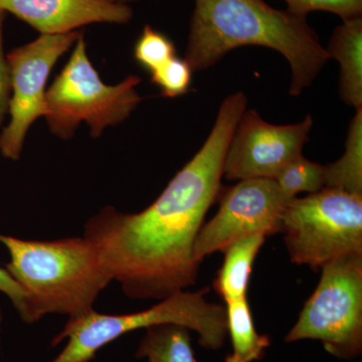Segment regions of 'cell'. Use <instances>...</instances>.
<instances>
[{
	"label": "cell",
	"instance_id": "cell-5",
	"mask_svg": "<svg viewBox=\"0 0 362 362\" xmlns=\"http://www.w3.org/2000/svg\"><path fill=\"white\" fill-rule=\"evenodd\" d=\"M141 78L129 76L117 85H106L87 54L84 33L74 45L68 63L45 94L49 129L61 139L75 135L81 123L90 128L93 138L106 128L124 122L141 102L136 87Z\"/></svg>",
	"mask_w": 362,
	"mask_h": 362
},
{
	"label": "cell",
	"instance_id": "cell-2",
	"mask_svg": "<svg viewBox=\"0 0 362 362\" xmlns=\"http://www.w3.org/2000/svg\"><path fill=\"white\" fill-rule=\"evenodd\" d=\"M246 45L268 47L287 59L291 96L310 87L329 59L306 16L273 8L265 0H195L185 57L192 71L206 70Z\"/></svg>",
	"mask_w": 362,
	"mask_h": 362
},
{
	"label": "cell",
	"instance_id": "cell-16",
	"mask_svg": "<svg viewBox=\"0 0 362 362\" xmlns=\"http://www.w3.org/2000/svg\"><path fill=\"white\" fill-rule=\"evenodd\" d=\"M325 170V187L362 195V107L350 123L344 153Z\"/></svg>",
	"mask_w": 362,
	"mask_h": 362
},
{
	"label": "cell",
	"instance_id": "cell-13",
	"mask_svg": "<svg viewBox=\"0 0 362 362\" xmlns=\"http://www.w3.org/2000/svg\"><path fill=\"white\" fill-rule=\"evenodd\" d=\"M265 240L263 235H247L223 251L225 261L214 280V288L225 302L247 297L252 265Z\"/></svg>",
	"mask_w": 362,
	"mask_h": 362
},
{
	"label": "cell",
	"instance_id": "cell-15",
	"mask_svg": "<svg viewBox=\"0 0 362 362\" xmlns=\"http://www.w3.org/2000/svg\"><path fill=\"white\" fill-rule=\"evenodd\" d=\"M136 357L153 362H197L190 330L166 324L147 328Z\"/></svg>",
	"mask_w": 362,
	"mask_h": 362
},
{
	"label": "cell",
	"instance_id": "cell-10",
	"mask_svg": "<svg viewBox=\"0 0 362 362\" xmlns=\"http://www.w3.org/2000/svg\"><path fill=\"white\" fill-rule=\"evenodd\" d=\"M312 126L311 115L291 125H274L256 110L245 111L226 151L223 177L275 180L287 164L302 156Z\"/></svg>",
	"mask_w": 362,
	"mask_h": 362
},
{
	"label": "cell",
	"instance_id": "cell-22",
	"mask_svg": "<svg viewBox=\"0 0 362 362\" xmlns=\"http://www.w3.org/2000/svg\"><path fill=\"white\" fill-rule=\"evenodd\" d=\"M0 292L4 293L11 299L18 315L23 319V322L26 323L28 300H26L25 293L16 281L9 275L8 272L6 269H2L1 267H0Z\"/></svg>",
	"mask_w": 362,
	"mask_h": 362
},
{
	"label": "cell",
	"instance_id": "cell-18",
	"mask_svg": "<svg viewBox=\"0 0 362 362\" xmlns=\"http://www.w3.org/2000/svg\"><path fill=\"white\" fill-rule=\"evenodd\" d=\"M175 56V45L168 35L151 25L144 26L134 47V58L142 68L151 75Z\"/></svg>",
	"mask_w": 362,
	"mask_h": 362
},
{
	"label": "cell",
	"instance_id": "cell-12",
	"mask_svg": "<svg viewBox=\"0 0 362 362\" xmlns=\"http://www.w3.org/2000/svg\"><path fill=\"white\" fill-rule=\"evenodd\" d=\"M340 65V96L356 109L362 107V16L337 26L325 47Z\"/></svg>",
	"mask_w": 362,
	"mask_h": 362
},
{
	"label": "cell",
	"instance_id": "cell-11",
	"mask_svg": "<svg viewBox=\"0 0 362 362\" xmlns=\"http://www.w3.org/2000/svg\"><path fill=\"white\" fill-rule=\"evenodd\" d=\"M0 11L13 14L40 35L77 32L94 23L125 25L133 18L132 8L115 0H0Z\"/></svg>",
	"mask_w": 362,
	"mask_h": 362
},
{
	"label": "cell",
	"instance_id": "cell-1",
	"mask_svg": "<svg viewBox=\"0 0 362 362\" xmlns=\"http://www.w3.org/2000/svg\"><path fill=\"white\" fill-rule=\"evenodd\" d=\"M247 102L243 92L223 100L202 148L153 204L137 214L106 206L86 223L83 237L130 299L163 300L197 283L195 240L221 194L226 151Z\"/></svg>",
	"mask_w": 362,
	"mask_h": 362
},
{
	"label": "cell",
	"instance_id": "cell-6",
	"mask_svg": "<svg viewBox=\"0 0 362 362\" xmlns=\"http://www.w3.org/2000/svg\"><path fill=\"white\" fill-rule=\"evenodd\" d=\"M282 233L290 259L314 270L328 262L362 254V195L337 188L288 202Z\"/></svg>",
	"mask_w": 362,
	"mask_h": 362
},
{
	"label": "cell",
	"instance_id": "cell-24",
	"mask_svg": "<svg viewBox=\"0 0 362 362\" xmlns=\"http://www.w3.org/2000/svg\"><path fill=\"white\" fill-rule=\"evenodd\" d=\"M1 323H2V312H1V308H0V327H1Z\"/></svg>",
	"mask_w": 362,
	"mask_h": 362
},
{
	"label": "cell",
	"instance_id": "cell-3",
	"mask_svg": "<svg viewBox=\"0 0 362 362\" xmlns=\"http://www.w3.org/2000/svg\"><path fill=\"white\" fill-rule=\"evenodd\" d=\"M11 255L6 270L25 293L26 323L49 314L85 315L113 281L96 246L85 237L26 240L0 233Z\"/></svg>",
	"mask_w": 362,
	"mask_h": 362
},
{
	"label": "cell",
	"instance_id": "cell-25",
	"mask_svg": "<svg viewBox=\"0 0 362 362\" xmlns=\"http://www.w3.org/2000/svg\"><path fill=\"white\" fill-rule=\"evenodd\" d=\"M148 362H153V361H148Z\"/></svg>",
	"mask_w": 362,
	"mask_h": 362
},
{
	"label": "cell",
	"instance_id": "cell-9",
	"mask_svg": "<svg viewBox=\"0 0 362 362\" xmlns=\"http://www.w3.org/2000/svg\"><path fill=\"white\" fill-rule=\"evenodd\" d=\"M290 201L275 180H240L223 194L216 216L202 225L194 243V259L202 263L247 235L267 238L282 233L283 213Z\"/></svg>",
	"mask_w": 362,
	"mask_h": 362
},
{
	"label": "cell",
	"instance_id": "cell-19",
	"mask_svg": "<svg viewBox=\"0 0 362 362\" xmlns=\"http://www.w3.org/2000/svg\"><path fill=\"white\" fill-rule=\"evenodd\" d=\"M192 73L187 62L175 56L151 74V81L160 88L164 97L175 98L188 92Z\"/></svg>",
	"mask_w": 362,
	"mask_h": 362
},
{
	"label": "cell",
	"instance_id": "cell-17",
	"mask_svg": "<svg viewBox=\"0 0 362 362\" xmlns=\"http://www.w3.org/2000/svg\"><path fill=\"white\" fill-rule=\"evenodd\" d=\"M275 180L289 199H295L301 192L315 194L325 187V166L305 158L302 154L287 164Z\"/></svg>",
	"mask_w": 362,
	"mask_h": 362
},
{
	"label": "cell",
	"instance_id": "cell-20",
	"mask_svg": "<svg viewBox=\"0 0 362 362\" xmlns=\"http://www.w3.org/2000/svg\"><path fill=\"white\" fill-rule=\"evenodd\" d=\"M287 11L299 16L315 11L337 14L343 21L362 16V0H284Z\"/></svg>",
	"mask_w": 362,
	"mask_h": 362
},
{
	"label": "cell",
	"instance_id": "cell-23",
	"mask_svg": "<svg viewBox=\"0 0 362 362\" xmlns=\"http://www.w3.org/2000/svg\"><path fill=\"white\" fill-rule=\"evenodd\" d=\"M117 2H121V4H128L129 2L135 1V0H115Z\"/></svg>",
	"mask_w": 362,
	"mask_h": 362
},
{
	"label": "cell",
	"instance_id": "cell-14",
	"mask_svg": "<svg viewBox=\"0 0 362 362\" xmlns=\"http://www.w3.org/2000/svg\"><path fill=\"white\" fill-rule=\"evenodd\" d=\"M226 326L232 340L233 352L226 362L261 361L271 345L268 335L259 334L255 327L247 297L226 302Z\"/></svg>",
	"mask_w": 362,
	"mask_h": 362
},
{
	"label": "cell",
	"instance_id": "cell-21",
	"mask_svg": "<svg viewBox=\"0 0 362 362\" xmlns=\"http://www.w3.org/2000/svg\"><path fill=\"white\" fill-rule=\"evenodd\" d=\"M6 13L0 11V125L9 111L11 87L4 49V26Z\"/></svg>",
	"mask_w": 362,
	"mask_h": 362
},
{
	"label": "cell",
	"instance_id": "cell-8",
	"mask_svg": "<svg viewBox=\"0 0 362 362\" xmlns=\"http://www.w3.org/2000/svg\"><path fill=\"white\" fill-rule=\"evenodd\" d=\"M82 32L40 35L37 40L16 47L6 54L11 78V121L0 134V153L20 160L26 135L33 123L45 117V94L49 75L57 62L76 44Z\"/></svg>",
	"mask_w": 362,
	"mask_h": 362
},
{
	"label": "cell",
	"instance_id": "cell-7",
	"mask_svg": "<svg viewBox=\"0 0 362 362\" xmlns=\"http://www.w3.org/2000/svg\"><path fill=\"white\" fill-rule=\"evenodd\" d=\"M321 271L285 341L320 340L331 356L351 361L362 352V254L333 259Z\"/></svg>",
	"mask_w": 362,
	"mask_h": 362
},
{
	"label": "cell",
	"instance_id": "cell-4",
	"mask_svg": "<svg viewBox=\"0 0 362 362\" xmlns=\"http://www.w3.org/2000/svg\"><path fill=\"white\" fill-rule=\"evenodd\" d=\"M209 289L199 292H176L151 308L123 315L97 313L69 318L65 327L52 341V346L68 338V344L52 362H89L105 345L138 329L153 326H182L199 334L204 349L218 350L228 335L226 307L206 298Z\"/></svg>",
	"mask_w": 362,
	"mask_h": 362
}]
</instances>
